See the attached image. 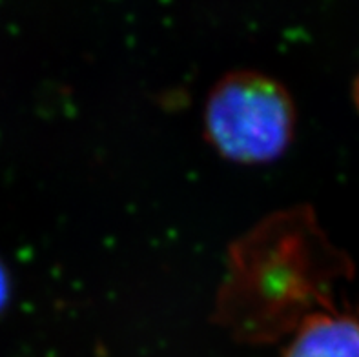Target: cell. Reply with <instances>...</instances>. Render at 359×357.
<instances>
[{"instance_id":"6da1fadb","label":"cell","mask_w":359,"mask_h":357,"mask_svg":"<svg viewBox=\"0 0 359 357\" xmlns=\"http://www.w3.org/2000/svg\"><path fill=\"white\" fill-rule=\"evenodd\" d=\"M330 252L305 210L259 222L233 246L230 274L219 295V312L245 339L263 341L318 308L330 307L323 294L318 259Z\"/></svg>"},{"instance_id":"7a4b0ae2","label":"cell","mask_w":359,"mask_h":357,"mask_svg":"<svg viewBox=\"0 0 359 357\" xmlns=\"http://www.w3.org/2000/svg\"><path fill=\"white\" fill-rule=\"evenodd\" d=\"M288 88L269 73L233 69L215 82L203 109L208 140L237 163H264L283 154L296 128Z\"/></svg>"},{"instance_id":"3957f363","label":"cell","mask_w":359,"mask_h":357,"mask_svg":"<svg viewBox=\"0 0 359 357\" xmlns=\"http://www.w3.org/2000/svg\"><path fill=\"white\" fill-rule=\"evenodd\" d=\"M283 357H359V316L341 308H318L292 330Z\"/></svg>"},{"instance_id":"277c9868","label":"cell","mask_w":359,"mask_h":357,"mask_svg":"<svg viewBox=\"0 0 359 357\" xmlns=\"http://www.w3.org/2000/svg\"><path fill=\"white\" fill-rule=\"evenodd\" d=\"M6 294H8V283H6L4 271H2V268H0V304L4 303Z\"/></svg>"},{"instance_id":"5b68a950","label":"cell","mask_w":359,"mask_h":357,"mask_svg":"<svg viewBox=\"0 0 359 357\" xmlns=\"http://www.w3.org/2000/svg\"><path fill=\"white\" fill-rule=\"evenodd\" d=\"M352 100H354L355 108L359 109V73L358 77L354 79V84H352Z\"/></svg>"}]
</instances>
